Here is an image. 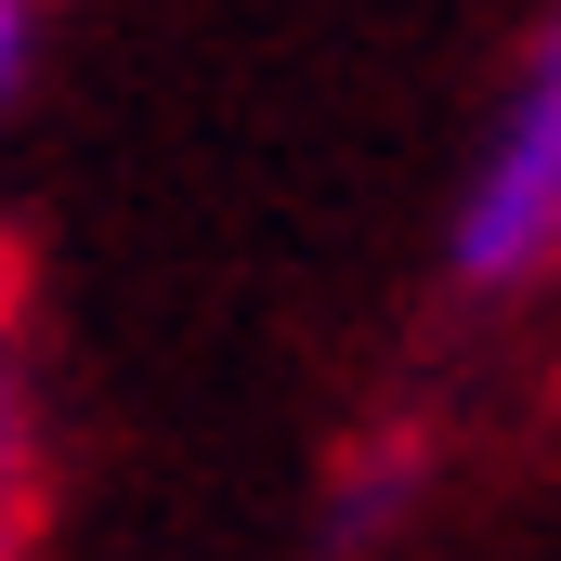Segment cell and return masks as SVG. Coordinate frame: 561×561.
I'll use <instances>...</instances> for the list:
<instances>
[{
    "label": "cell",
    "instance_id": "1",
    "mask_svg": "<svg viewBox=\"0 0 561 561\" xmlns=\"http://www.w3.org/2000/svg\"><path fill=\"white\" fill-rule=\"evenodd\" d=\"M444 275L470 300H523L561 275V39L549 26H536L523 79L496 92V131L444 209Z\"/></svg>",
    "mask_w": 561,
    "mask_h": 561
},
{
    "label": "cell",
    "instance_id": "2",
    "mask_svg": "<svg viewBox=\"0 0 561 561\" xmlns=\"http://www.w3.org/2000/svg\"><path fill=\"white\" fill-rule=\"evenodd\" d=\"M405 496H419V444H366L327 483V549H366L379 523H405Z\"/></svg>",
    "mask_w": 561,
    "mask_h": 561
},
{
    "label": "cell",
    "instance_id": "3",
    "mask_svg": "<svg viewBox=\"0 0 561 561\" xmlns=\"http://www.w3.org/2000/svg\"><path fill=\"white\" fill-rule=\"evenodd\" d=\"M26 470H39V405H26V366L0 353V561L26 549Z\"/></svg>",
    "mask_w": 561,
    "mask_h": 561
},
{
    "label": "cell",
    "instance_id": "4",
    "mask_svg": "<svg viewBox=\"0 0 561 561\" xmlns=\"http://www.w3.org/2000/svg\"><path fill=\"white\" fill-rule=\"evenodd\" d=\"M26 66H39V0H0V105L26 92Z\"/></svg>",
    "mask_w": 561,
    "mask_h": 561
},
{
    "label": "cell",
    "instance_id": "5",
    "mask_svg": "<svg viewBox=\"0 0 561 561\" xmlns=\"http://www.w3.org/2000/svg\"><path fill=\"white\" fill-rule=\"evenodd\" d=\"M549 39H561V0H549Z\"/></svg>",
    "mask_w": 561,
    "mask_h": 561
}]
</instances>
